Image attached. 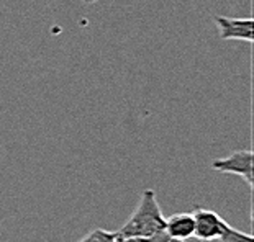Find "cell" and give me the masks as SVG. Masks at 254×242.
Masks as SVG:
<instances>
[{
    "label": "cell",
    "instance_id": "cell-6",
    "mask_svg": "<svg viewBox=\"0 0 254 242\" xmlns=\"http://www.w3.org/2000/svg\"><path fill=\"white\" fill-rule=\"evenodd\" d=\"M118 233L117 231H107V229H94L87 236H84L79 242H117Z\"/></svg>",
    "mask_w": 254,
    "mask_h": 242
},
{
    "label": "cell",
    "instance_id": "cell-13",
    "mask_svg": "<svg viewBox=\"0 0 254 242\" xmlns=\"http://www.w3.org/2000/svg\"><path fill=\"white\" fill-rule=\"evenodd\" d=\"M167 242H169V241H167Z\"/></svg>",
    "mask_w": 254,
    "mask_h": 242
},
{
    "label": "cell",
    "instance_id": "cell-1",
    "mask_svg": "<svg viewBox=\"0 0 254 242\" xmlns=\"http://www.w3.org/2000/svg\"><path fill=\"white\" fill-rule=\"evenodd\" d=\"M166 231V218L163 216L161 206L156 198L154 190L146 188L139 196V203L133 211L131 218L122 226L118 238H153V236L164 234Z\"/></svg>",
    "mask_w": 254,
    "mask_h": 242
},
{
    "label": "cell",
    "instance_id": "cell-5",
    "mask_svg": "<svg viewBox=\"0 0 254 242\" xmlns=\"http://www.w3.org/2000/svg\"><path fill=\"white\" fill-rule=\"evenodd\" d=\"M166 236L169 239L187 241L193 238L195 233V223H193L192 213H176L166 219Z\"/></svg>",
    "mask_w": 254,
    "mask_h": 242
},
{
    "label": "cell",
    "instance_id": "cell-9",
    "mask_svg": "<svg viewBox=\"0 0 254 242\" xmlns=\"http://www.w3.org/2000/svg\"><path fill=\"white\" fill-rule=\"evenodd\" d=\"M186 242H213V241H202V239H197V238H190V239H187Z\"/></svg>",
    "mask_w": 254,
    "mask_h": 242
},
{
    "label": "cell",
    "instance_id": "cell-2",
    "mask_svg": "<svg viewBox=\"0 0 254 242\" xmlns=\"http://www.w3.org/2000/svg\"><path fill=\"white\" fill-rule=\"evenodd\" d=\"M253 150L250 149H243V150H235L233 154H230L228 157L217 159L213 160L212 169L218 170L221 174H233L241 177L246 182L248 187L253 188Z\"/></svg>",
    "mask_w": 254,
    "mask_h": 242
},
{
    "label": "cell",
    "instance_id": "cell-12",
    "mask_svg": "<svg viewBox=\"0 0 254 242\" xmlns=\"http://www.w3.org/2000/svg\"><path fill=\"white\" fill-rule=\"evenodd\" d=\"M117 242H120V238H118V239H117Z\"/></svg>",
    "mask_w": 254,
    "mask_h": 242
},
{
    "label": "cell",
    "instance_id": "cell-7",
    "mask_svg": "<svg viewBox=\"0 0 254 242\" xmlns=\"http://www.w3.org/2000/svg\"><path fill=\"white\" fill-rule=\"evenodd\" d=\"M217 242H254V239H253L251 234L241 233V231L231 228V226L228 224V228H226L225 233L217 239Z\"/></svg>",
    "mask_w": 254,
    "mask_h": 242
},
{
    "label": "cell",
    "instance_id": "cell-10",
    "mask_svg": "<svg viewBox=\"0 0 254 242\" xmlns=\"http://www.w3.org/2000/svg\"><path fill=\"white\" fill-rule=\"evenodd\" d=\"M80 2H84V3H94V2H97V0H80Z\"/></svg>",
    "mask_w": 254,
    "mask_h": 242
},
{
    "label": "cell",
    "instance_id": "cell-3",
    "mask_svg": "<svg viewBox=\"0 0 254 242\" xmlns=\"http://www.w3.org/2000/svg\"><path fill=\"white\" fill-rule=\"evenodd\" d=\"M193 223H195V233L193 238L202 241H217L225 229L228 228V223L220 216L218 213L212 209L205 208H195L192 211Z\"/></svg>",
    "mask_w": 254,
    "mask_h": 242
},
{
    "label": "cell",
    "instance_id": "cell-4",
    "mask_svg": "<svg viewBox=\"0 0 254 242\" xmlns=\"http://www.w3.org/2000/svg\"><path fill=\"white\" fill-rule=\"evenodd\" d=\"M221 40H238L253 43L254 40V21L253 18H231V17H215Z\"/></svg>",
    "mask_w": 254,
    "mask_h": 242
},
{
    "label": "cell",
    "instance_id": "cell-8",
    "mask_svg": "<svg viewBox=\"0 0 254 242\" xmlns=\"http://www.w3.org/2000/svg\"><path fill=\"white\" fill-rule=\"evenodd\" d=\"M169 238L164 234H158L153 236V238H127V239H120V242H167Z\"/></svg>",
    "mask_w": 254,
    "mask_h": 242
},
{
    "label": "cell",
    "instance_id": "cell-11",
    "mask_svg": "<svg viewBox=\"0 0 254 242\" xmlns=\"http://www.w3.org/2000/svg\"><path fill=\"white\" fill-rule=\"evenodd\" d=\"M169 242H186V241H176V239H169Z\"/></svg>",
    "mask_w": 254,
    "mask_h": 242
}]
</instances>
